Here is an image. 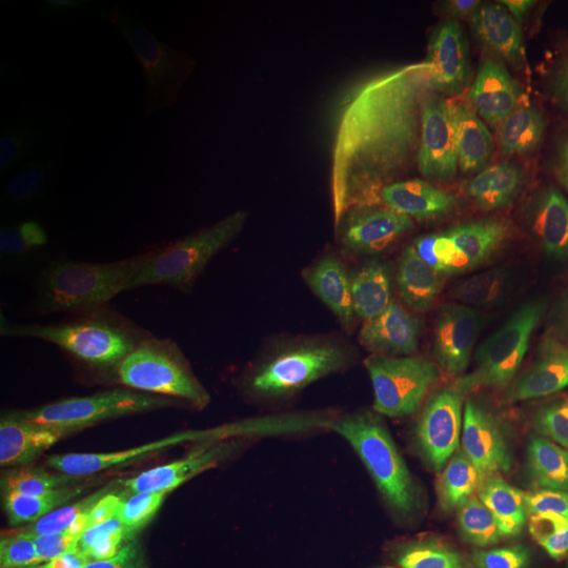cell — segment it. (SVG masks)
<instances>
[{
    "label": "cell",
    "mask_w": 568,
    "mask_h": 568,
    "mask_svg": "<svg viewBox=\"0 0 568 568\" xmlns=\"http://www.w3.org/2000/svg\"><path fill=\"white\" fill-rule=\"evenodd\" d=\"M217 41L243 68L283 131L291 161L293 230L344 215L392 121L379 108L318 81L281 42L255 26H217Z\"/></svg>",
    "instance_id": "7a4b0ae2"
},
{
    "label": "cell",
    "mask_w": 568,
    "mask_h": 568,
    "mask_svg": "<svg viewBox=\"0 0 568 568\" xmlns=\"http://www.w3.org/2000/svg\"><path fill=\"white\" fill-rule=\"evenodd\" d=\"M112 335L108 314L70 318L47 331L9 371L4 408L18 417H42L77 405L100 382Z\"/></svg>",
    "instance_id": "277c9868"
},
{
    "label": "cell",
    "mask_w": 568,
    "mask_h": 568,
    "mask_svg": "<svg viewBox=\"0 0 568 568\" xmlns=\"http://www.w3.org/2000/svg\"><path fill=\"white\" fill-rule=\"evenodd\" d=\"M497 427L478 419L398 457L302 511L257 568H387L427 516L480 471Z\"/></svg>",
    "instance_id": "6da1fadb"
},
{
    "label": "cell",
    "mask_w": 568,
    "mask_h": 568,
    "mask_svg": "<svg viewBox=\"0 0 568 568\" xmlns=\"http://www.w3.org/2000/svg\"><path fill=\"white\" fill-rule=\"evenodd\" d=\"M93 246L74 227L47 230L13 248L0 270V345L18 344L26 333L53 318L89 281Z\"/></svg>",
    "instance_id": "5b68a950"
},
{
    "label": "cell",
    "mask_w": 568,
    "mask_h": 568,
    "mask_svg": "<svg viewBox=\"0 0 568 568\" xmlns=\"http://www.w3.org/2000/svg\"><path fill=\"white\" fill-rule=\"evenodd\" d=\"M93 7L108 20L116 18L124 23L126 20H142L145 16L161 11L163 2H156V0H93Z\"/></svg>",
    "instance_id": "52a82bcc"
},
{
    "label": "cell",
    "mask_w": 568,
    "mask_h": 568,
    "mask_svg": "<svg viewBox=\"0 0 568 568\" xmlns=\"http://www.w3.org/2000/svg\"><path fill=\"white\" fill-rule=\"evenodd\" d=\"M302 506L304 499L222 525L116 518L87 539L77 568H257Z\"/></svg>",
    "instance_id": "3957f363"
},
{
    "label": "cell",
    "mask_w": 568,
    "mask_h": 568,
    "mask_svg": "<svg viewBox=\"0 0 568 568\" xmlns=\"http://www.w3.org/2000/svg\"><path fill=\"white\" fill-rule=\"evenodd\" d=\"M95 467L70 440L9 453L0 464V504L11 514H39L95 487Z\"/></svg>",
    "instance_id": "8992f818"
}]
</instances>
